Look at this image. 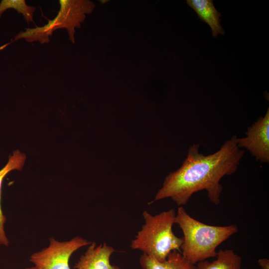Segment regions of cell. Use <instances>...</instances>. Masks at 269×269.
<instances>
[{
    "mask_svg": "<svg viewBox=\"0 0 269 269\" xmlns=\"http://www.w3.org/2000/svg\"></svg>",
    "mask_w": 269,
    "mask_h": 269,
    "instance_id": "2e32d148",
    "label": "cell"
},
{
    "mask_svg": "<svg viewBox=\"0 0 269 269\" xmlns=\"http://www.w3.org/2000/svg\"><path fill=\"white\" fill-rule=\"evenodd\" d=\"M139 262L142 269H196L195 265L189 262L177 251H172L162 262L142 254Z\"/></svg>",
    "mask_w": 269,
    "mask_h": 269,
    "instance_id": "9c48e42d",
    "label": "cell"
},
{
    "mask_svg": "<svg viewBox=\"0 0 269 269\" xmlns=\"http://www.w3.org/2000/svg\"><path fill=\"white\" fill-rule=\"evenodd\" d=\"M216 259L197 264L196 269H241L242 258L231 249L220 250Z\"/></svg>",
    "mask_w": 269,
    "mask_h": 269,
    "instance_id": "8fae6325",
    "label": "cell"
},
{
    "mask_svg": "<svg viewBox=\"0 0 269 269\" xmlns=\"http://www.w3.org/2000/svg\"><path fill=\"white\" fill-rule=\"evenodd\" d=\"M246 136L237 138L240 148L248 150L257 161L269 162V110L264 117L259 118L246 132Z\"/></svg>",
    "mask_w": 269,
    "mask_h": 269,
    "instance_id": "8992f818",
    "label": "cell"
},
{
    "mask_svg": "<svg viewBox=\"0 0 269 269\" xmlns=\"http://www.w3.org/2000/svg\"><path fill=\"white\" fill-rule=\"evenodd\" d=\"M91 243L80 236L63 242L51 237L49 245L32 254L29 261L39 269H70L69 262L72 255Z\"/></svg>",
    "mask_w": 269,
    "mask_h": 269,
    "instance_id": "277c9868",
    "label": "cell"
},
{
    "mask_svg": "<svg viewBox=\"0 0 269 269\" xmlns=\"http://www.w3.org/2000/svg\"><path fill=\"white\" fill-rule=\"evenodd\" d=\"M26 159L25 155L18 150L13 152L10 155L6 164L0 170V245L8 246L9 243L4 229L6 217L4 215L1 207V188L4 177L13 170H20Z\"/></svg>",
    "mask_w": 269,
    "mask_h": 269,
    "instance_id": "30bf717a",
    "label": "cell"
},
{
    "mask_svg": "<svg viewBox=\"0 0 269 269\" xmlns=\"http://www.w3.org/2000/svg\"><path fill=\"white\" fill-rule=\"evenodd\" d=\"M237 138L233 135L219 150L208 155L200 152L199 144L191 145L182 164L165 177L154 201L169 198L182 206L194 193L205 190L210 201L218 205L223 188L221 179L237 171L244 155L245 151L238 146Z\"/></svg>",
    "mask_w": 269,
    "mask_h": 269,
    "instance_id": "6da1fadb",
    "label": "cell"
},
{
    "mask_svg": "<svg viewBox=\"0 0 269 269\" xmlns=\"http://www.w3.org/2000/svg\"><path fill=\"white\" fill-rule=\"evenodd\" d=\"M60 10L56 16L41 26L42 31L49 36L60 28H66L69 40L74 43L75 28L83 23L86 15L91 13L95 4L87 0H60Z\"/></svg>",
    "mask_w": 269,
    "mask_h": 269,
    "instance_id": "5b68a950",
    "label": "cell"
},
{
    "mask_svg": "<svg viewBox=\"0 0 269 269\" xmlns=\"http://www.w3.org/2000/svg\"><path fill=\"white\" fill-rule=\"evenodd\" d=\"M183 234L181 253L194 265L216 257L217 248L238 231L232 224L225 226L209 225L190 216L182 206H179L174 220Z\"/></svg>",
    "mask_w": 269,
    "mask_h": 269,
    "instance_id": "7a4b0ae2",
    "label": "cell"
},
{
    "mask_svg": "<svg viewBox=\"0 0 269 269\" xmlns=\"http://www.w3.org/2000/svg\"><path fill=\"white\" fill-rule=\"evenodd\" d=\"M24 269H39L37 268V267H35V266H33L32 267L26 268Z\"/></svg>",
    "mask_w": 269,
    "mask_h": 269,
    "instance_id": "9a60e30c",
    "label": "cell"
},
{
    "mask_svg": "<svg viewBox=\"0 0 269 269\" xmlns=\"http://www.w3.org/2000/svg\"><path fill=\"white\" fill-rule=\"evenodd\" d=\"M258 263L262 269H269V260L268 259H260L258 260Z\"/></svg>",
    "mask_w": 269,
    "mask_h": 269,
    "instance_id": "5bb4252c",
    "label": "cell"
},
{
    "mask_svg": "<svg viewBox=\"0 0 269 269\" xmlns=\"http://www.w3.org/2000/svg\"><path fill=\"white\" fill-rule=\"evenodd\" d=\"M14 8L22 14L26 22L33 21L34 6L28 5L24 0H2L0 2V18L2 13L8 8Z\"/></svg>",
    "mask_w": 269,
    "mask_h": 269,
    "instance_id": "7c38bea8",
    "label": "cell"
},
{
    "mask_svg": "<svg viewBox=\"0 0 269 269\" xmlns=\"http://www.w3.org/2000/svg\"><path fill=\"white\" fill-rule=\"evenodd\" d=\"M49 36L43 32L40 26H36L33 28H27L25 31H21L14 37L15 41L20 38H24L28 42L38 41L40 43H48L50 39Z\"/></svg>",
    "mask_w": 269,
    "mask_h": 269,
    "instance_id": "4fadbf2b",
    "label": "cell"
},
{
    "mask_svg": "<svg viewBox=\"0 0 269 269\" xmlns=\"http://www.w3.org/2000/svg\"><path fill=\"white\" fill-rule=\"evenodd\" d=\"M116 250L106 243L97 246L92 242L75 264V269H122L112 265L110 259Z\"/></svg>",
    "mask_w": 269,
    "mask_h": 269,
    "instance_id": "52a82bcc",
    "label": "cell"
},
{
    "mask_svg": "<svg viewBox=\"0 0 269 269\" xmlns=\"http://www.w3.org/2000/svg\"><path fill=\"white\" fill-rule=\"evenodd\" d=\"M187 3L202 20L208 24L214 37L218 34H224V30L220 23L221 14L215 8L213 0H187Z\"/></svg>",
    "mask_w": 269,
    "mask_h": 269,
    "instance_id": "ba28073f",
    "label": "cell"
},
{
    "mask_svg": "<svg viewBox=\"0 0 269 269\" xmlns=\"http://www.w3.org/2000/svg\"><path fill=\"white\" fill-rule=\"evenodd\" d=\"M144 224L141 226L130 247L159 262L164 261L173 251L181 253L183 238L177 237L172 231L176 212L174 209L152 215L142 212Z\"/></svg>",
    "mask_w": 269,
    "mask_h": 269,
    "instance_id": "3957f363",
    "label": "cell"
}]
</instances>
